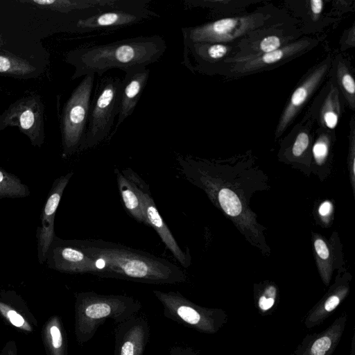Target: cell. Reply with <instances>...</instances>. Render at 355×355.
<instances>
[{
    "instance_id": "6da1fadb",
    "label": "cell",
    "mask_w": 355,
    "mask_h": 355,
    "mask_svg": "<svg viewBox=\"0 0 355 355\" xmlns=\"http://www.w3.org/2000/svg\"><path fill=\"white\" fill-rule=\"evenodd\" d=\"M46 266L63 272H91L155 281L181 279L183 272L168 260L120 243L53 237Z\"/></svg>"
},
{
    "instance_id": "7a4b0ae2",
    "label": "cell",
    "mask_w": 355,
    "mask_h": 355,
    "mask_svg": "<svg viewBox=\"0 0 355 355\" xmlns=\"http://www.w3.org/2000/svg\"><path fill=\"white\" fill-rule=\"evenodd\" d=\"M180 174L202 189L211 202L230 219L247 241L268 254L263 231L250 207L252 194L268 187L262 172L235 171L191 156L176 158Z\"/></svg>"
},
{
    "instance_id": "3957f363",
    "label": "cell",
    "mask_w": 355,
    "mask_h": 355,
    "mask_svg": "<svg viewBox=\"0 0 355 355\" xmlns=\"http://www.w3.org/2000/svg\"><path fill=\"white\" fill-rule=\"evenodd\" d=\"M166 49L165 40L160 35L139 36L78 49L70 53L69 60L76 67L74 78L88 73L101 77L111 69L126 72L146 67L158 62Z\"/></svg>"
},
{
    "instance_id": "277c9868",
    "label": "cell",
    "mask_w": 355,
    "mask_h": 355,
    "mask_svg": "<svg viewBox=\"0 0 355 355\" xmlns=\"http://www.w3.org/2000/svg\"><path fill=\"white\" fill-rule=\"evenodd\" d=\"M121 79L100 78L91 101L86 132L79 151L92 148L110 138L118 116Z\"/></svg>"
},
{
    "instance_id": "5b68a950",
    "label": "cell",
    "mask_w": 355,
    "mask_h": 355,
    "mask_svg": "<svg viewBox=\"0 0 355 355\" xmlns=\"http://www.w3.org/2000/svg\"><path fill=\"white\" fill-rule=\"evenodd\" d=\"M95 74L84 76L63 110L62 137L63 158L77 151L83 143L88 123Z\"/></svg>"
},
{
    "instance_id": "8992f818",
    "label": "cell",
    "mask_w": 355,
    "mask_h": 355,
    "mask_svg": "<svg viewBox=\"0 0 355 355\" xmlns=\"http://www.w3.org/2000/svg\"><path fill=\"white\" fill-rule=\"evenodd\" d=\"M121 172L131 182L139 196L142 209L149 226L156 231L162 242L181 266L184 268L189 266L191 259L189 251L183 252L178 244L156 207L149 186L132 168H126Z\"/></svg>"
},
{
    "instance_id": "52a82bcc",
    "label": "cell",
    "mask_w": 355,
    "mask_h": 355,
    "mask_svg": "<svg viewBox=\"0 0 355 355\" xmlns=\"http://www.w3.org/2000/svg\"><path fill=\"white\" fill-rule=\"evenodd\" d=\"M255 17H230L181 28L183 42L219 43L232 40L255 27Z\"/></svg>"
},
{
    "instance_id": "ba28073f",
    "label": "cell",
    "mask_w": 355,
    "mask_h": 355,
    "mask_svg": "<svg viewBox=\"0 0 355 355\" xmlns=\"http://www.w3.org/2000/svg\"><path fill=\"white\" fill-rule=\"evenodd\" d=\"M73 175L71 171L56 178L49 192L40 216V225L36 230L37 240V259L40 264L45 263L47 251L55 236V216L61 198L70 179Z\"/></svg>"
},
{
    "instance_id": "9c48e42d",
    "label": "cell",
    "mask_w": 355,
    "mask_h": 355,
    "mask_svg": "<svg viewBox=\"0 0 355 355\" xmlns=\"http://www.w3.org/2000/svg\"><path fill=\"white\" fill-rule=\"evenodd\" d=\"M352 275L346 270H341L336 275L334 284L326 294L309 311L304 319L307 329L322 324L336 310L348 295Z\"/></svg>"
},
{
    "instance_id": "30bf717a",
    "label": "cell",
    "mask_w": 355,
    "mask_h": 355,
    "mask_svg": "<svg viewBox=\"0 0 355 355\" xmlns=\"http://www.w3.org/2000/svg\"><path fill=\"white\" fill-rule=\"evenodd\" d=\"M150 71L147 67H137L125 72L121 80L120 101L117 120L110 138L116 132L122 123L135 110L147 85Z\"/></svg>"
},
{
    "instance_id": "8fae6325",
    "label": "cell",
    "mask_w": 355,
    "mask_h": 355,
    "mask_svg": "<svg viewBox=\"0 0 355 355\" xmlns=\"http://www.w3.org/2000/svg\"><path fill=\"white\" fill-rule=\"evenodd\" d=\"M346 324V314L340 315L323 331L306 335L291 355H332Z\"/></svg>"
},
{
    "instance_id": "7c38bea8",
    "label": "cell",
    "mask_w": 355,
    "mask_h": 355,
    "mask_svg": "<svg viewBox=\"0 0 355 355\" xmlns=\"http://www.w3.org/2000/svg\"><path fill=\"white\" fill-rule=\"evenodd\" d=\"M312 241L319 274L324 285L329 286L333 272L338 267L342 259L341 247L338 245L339 239L332 234L327 241L324 236L313 234Z\"/></svg>"
},
{
    "instance_id": "4fadbf2b",
    "label": "cell",
    "mask_w": 355,
    "mask_h": 355,
    "mask_svg": "<svg viewBox=\"0 0 355 355\" xmlns=\"http://www.w3.org/2000/svg\"><path fill=\"white\" fill-rule=\"evenodd\" d=\"M328 64H324L315 69L293 93L277 126V135L281 134L289 124L300 108L309 98L323 78Z\"/></svg>"
},
{
    "instance_id": "5bb4252c",
    "label": "cell",
    "mask_w": 355,
    "mask_h": 355,
    "mask_svg": "<svg viewBox=\"0 0 355 355\" xmlns=\"http://www.w3.org/2000/svg\"><path fill=\"white\" fill-rule=\"evenodd\" d=\"M118 188L124 207L128 212L137 221L149 226L146 218L141 200L129 180L117 168L114 169Z\"/></svg>"
},
{
    "instance_id": "9a60e30c",
    "label": "cell",
    "mask_w": 355,
    "mask_h": 355,
    "mask_svg": "<svg viewBox=\"0 0 355 355\" xmlns=\"http://www.w3.org/2000/svg\"><path fill=\"white\" fill-rule=\"evenodd\" d=\"M306 46L304 42L291 44L280 49L262 53L260 56L253 58L248 60L243 66L244 71H252L266 65L275 64L283 59L292 55L303 49Z\"/></svg>"
},
{
    "instance_id": "2e32d148",
    "label": "cell",
    "mask_w": 355,
    "mask_h": 355,
    "mask_svg": "<svg viewBox=\"0 0 355 355\" xmlns=\"http://www.w3.org/2000/svg\"><path fill=\"white\" fill-rule=\"evenodd\" d=\"M30 196L28 187L15 174L0 168V198H21Z\"/></svg>"
},
{
    "instance_id": "e0dca14e",
    "label": "cell",
    "mask_w": 355,
    "mask_h": 355,
    "mask_svg": "<svg viewBox=\"0 0 355 355\" xmlns=\"http://www.w3.org/2000/svg\"><path fill=\"white\" fill-rule=\"evenodd\" d=\"M35 71L28 62L0 55V73L24 75Z\"/></svg>"
},
{
    "instance_id": "ac0fdd59",
    "label": "cell",
    "mask_w": 355,
    "mask_h": 355,
    "mask_svg": "<svg viewBox=\"0 0 355 355\" xmlns=\"http://www.w3.org/2000/svg\"><path fill=\"white\" fill-rule=\"evenodd\" d=\"M277 297V287L272 283L263 286L257 299V304L260 311L266 312L271 309Z\"/></svg>"
},
{
    "instance_id": "d6986e66",
    "label": "cell",
    "mask_w": 355,
    "mask_h": 355,
    "mask_svg": "<svg viewBox=\"0 0 355 355\" xmlns=\"http://www.w3.org/2000/svg\"><path fill=\"white\" fill-rule=\"evenodd\" d=\"M338 80L346 98L353 107L354 105L355 82L347 70L340 67L338 70Z\"/></svg>"
},
{
    "instance_id": "ffe728a7",
    "label": "cell",
    "mask_w": 355,
    "mask_h": 355,
    "mask_svg": "<svg viewBox=\"0 0 355 355\" xmlns=\"http://www.w3.org/2000/svg\"><path fill=\"white\" fill-rule=\"evenodd\" d=\"M334 90L331 91L329 96L328 97V100L327 99L322 112V120L324 123L325 125L330 128L334 129L338 123V115L336 110L332 107L333 103V96H334Z\"/></svg>"
},
{
    "instance_id": "44dd1931",
    "label": "cell",
    "mask_w": 355,
    "mask_h": 355,
    "mask_svg": "<svg viewBox=\"0 0 355 355\" xmlns=\"http://www.w3.org/2000/svg\"><path fill=\"white\" fill-rule=\"evenodd\" d=\"M313 157L317 164L322 165L329 153V144L327 139L321 137L315 143L312 149Z\"/></svg>"
},
{
    "instance_id": "7402d4cb",
    "label": "cell",
    "mask_w": 355,
    "mask_h": 355,
    "mask_svg": "<svg viewBox=\"0 0 355 355\" xmlns=\"http://www.w3.org/2000/svg\"><path fill=\"white\" fill-rule=\"evenodd\" d=\"M309 144V137L305 132H300L292 146V154L295 157H300L306 151Z\"/></svg>"
},
{
    "instance_id": "603a6c76",
    "label": "cell",
    "mask_w": 355,
    "mask_h": 355,
    "mask_svg": "<svg viewBox=\"0 0 355 355\" xmlns=\"http://www.w3.org/2000/svg\"><path fill=\"white\" fill-rule=\"evenodd\" d=\"M110 311V306L107 304L96 303L87 306L85 313L91 318H101L109 315Z\"/></svg>"
},
{
    "instance_id": "cb8c5ba5",
    "label": "cell",
    "mask_w": 355,
    "mask_h": 355,
    "mask_svg": "<svg viewBox=\"0 0 355 355\" xmlns=\"http://www.w3.org/2000/svg\"><path fill=\"white\" fill-rule=\"evenodd\" d=\"M178 314L183 320L191 324H198L201 319L200 313L196 310L187 306H180Z\"/></svg>"
},
{
    "instance_id": "d4e9b609",
    "label": "cell",
    "mask_w": 355,
    "mask_h": 355,
    "mask_svg": "<svg viewBox=\"0 0 355 355\" xmlns=\"http://www.w3.org/2000/svg\"><path fill=\"white\" fill-rule=\"evenodd\" d=\"M280 38L275 35L264 37L259 43V49L263 53L271 52L281 48Z\"/></svg>"
},
{
    "instance_id": "484cf974",
    "label": "cell",
    "mask_w": 355,
    "mask_h": 355,
    "mask_svg": "<svg viewBox=\"0 0 355 355\" xmlns=\"http://www.w3.org/2000/svg\"><path fill=\"white\" fill-rule=\"evenodd\" d=\"M19 125L24 130L31 129L35 123V114L31 109L25 110L20 114Z\"/></svg>"
},
{
    "instance_id": "4316f807",
    "label": "cell",
    "mask_w": 355,
    "mask_h": 355,
    "mask_svg": "<svg viewBox=\"0 0 355 355\" xmlns=\"http://www.w3.org/2000/svg\"><path fill=\"white\" fill-rule=\"evenodd\" d=\"M354 140L352 142V145L349 150V158H348V168L349 173V179L353 189V192H355V162L354 159Z\"/></svg>"
},
{
    "instance_id": "83f0119b",
    "label": "cell",
    "mask_w": 355,
    "mask_h": 355,
    "mask_svg": "<svg viewBox=\"0 0 355 355\" xmlns=\"http://www.w3.org/2000/svg\"><path fill=\"white\" fill-rule=\"evenodd\" d=\"M333 205L331 202L326 200L322 202L318 209V212L321 218L324 223H327V219L332 215Z\"/></svg>"
},
{
    "instance_id": "f1b7e54d",
    "label": "cell",
    "mask_w": 355,
    "mask_h": 355,
    "mask_svg": "<svg viewBox=\"0 0 355 355\" xmlns=\"http://www.w3.org/2000/svg\"><path fill=\"white\" fill-rule=\"evenodd\" d=\"M50 332L53 347L59 348L62 345V336L59 329L56 326H53L50 329Z\"/></svg>"
},
{
    "instance_id": "f546056e",
    "label": "cell",
    "mask_w": 355,
    "mask_h": 355,
    "mask_svg": "<svg viewBox=\"0 0 355 355\" xmlns=\"http://www.w3.org/2000/svg\"><path fill=\"white\" fill-rule=\"evenodd\" d=\"M8 316L11 323L16 327H21L24 323V318L15 311H9L8 313Z\"/></svg>"
},
{
    "instance_id": "4dcf8cb0",
    "label": "cell",
    "mask_w": 355,
    "mask_h": 355,
    "mask_svg": "<svg viewBox=\"0 0 355 355\" xmlns=\"http://www.w3.org/2000/svg\"><path fill=\"white\" fill-rule=\"evenodd\" d=\"M311 9L314 15H318L322 10L323 1L321 0H312L310 1Z\"/></svg>"
},
{
    "instance_id": "1f68e13d",
    "label": "cell",
    "mask_w": 355,
    "mask_h": 355,
    "mask_svg": "<svg viewBox=\"0 0 355 355\" xmlns=\"http://www.w3.org/2000/svg\"><path fill=\"white\" fill-rule=\"evenodd\" d=\"M121 355H134V346L130 342H125L121 350Z\"/></svg>"
}]
</instances>
